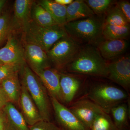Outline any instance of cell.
<instances>
[{
  "label": "cell",
  "instance_id": "cell-17",
  "mask_svg": "<svg viewBox=\"0 0 130 130\" xmlns=\"http://www.w3.org/2000/svg\"><path fill=\"white\" fill-rule=\"evenodd\" d=\"M130 98L112 108L109 114L118 130H130Z\"/></svg>",
  "mask_w": 130,
  "mask_h": 130
},
{
  "label": "cell",
  "instance_id": "cell-16",
  "mask_svg": "<svg viewBox=\"0 0 130 130\" xmlns=\"http://www.w3.org/2000/svg\"><path fill=\"white\" fill-rule=\"evenodd\" d=\"M18 73L16 72L4 79L0 84V88L3 91L8 102L19 105L21 92V86Z\"/></svg>",
  "mask_w": 130,
  "mask_h": 130
},
{
  "label": "cell",
  "instance_id": "cell-35",
  "mask_svg": "<svg viewBox=\"0 0 130 130\" xmlns=\"http://www.w3.org/2000/svg\"><path fill=\"white\" fill-rule=\"evenodd\" d=\"M3 63H2V62H1V61H0V66H2V65L3 64Z\"/></svg>",
  "mask_w": 130,
  "mask_h": 130
},
{
  "label": "cell",
  "instance_id": "cell-24",
  "mask_svg": "<svg viewBox=\"0 0 130 130\" xmlns=\"http://www.w3.org/2000/svg\"><path fill=\"white\" fill-rule=\"evenodd\" d=\"M104 23L118 26L130 25L117 5L113 7H111L107 12Z\"/></svg>",
  "mask_w": 130,
  "mask_h": 130
},
{
  "label": "cell",
  "instance_id": "cell-14",
  "mask_svg": "<svg viewBox=\"0 0 130 130\" xmlns=\"http://www.w3.org/2000/svg\"><path fill=\"white\" fill-rule=\"evenodd\" d=\"M19 105L21 107V113L29 126L43 120L27 89L23 84Z\"/></svg>",
  "mask_w": 130,
  "mask_h": 130
},
{
  "label": "cell",
  "instance_id": "cell-5",
  "mask_svg": "<svg viewBox=\"0 0 130 130\" xmlns=\"http://www.w3.org/2000/svg\"><path fill=\"white\" fill-rule=\"evenodd\" d=\"M23 68L22 84L27 89L43 120L51 121L53 108L46 89L29 67L25 66Z\"/></svg>",
  "mask_w": 130,
  "mask_h": 130
},
{
  "label": "cell",
  "instance_id": "cell-1",
  "mask_svg": "<svg viewBox=\"0 0 130 130\" xmlns=\"http://www.w3.org/2000/svg\"><path fill=\"white\" fill-rule=\"evenodd\" d=\"M82 98H88L98 105L103 111L109 114L112 108L125 102L130 94L119 86L105 81H87Z\"/></svg>",
  "mask_w": 130,
  "mask_h": 130
},
{
  "label": "cell",
  "instance_id": "cell-29",
  "mask_svg": "<svg viewBox=\"0 0 130 130\" xmlns=\"http://www.w3.org/2000/svg\"><path fill=\"white\" fill-rule=\"evenodd\" d=\"M29 127V130H61L55 123L44 120H41Z\"/></svg>",
  "mask_w": 130,
  "mask_h": 130
},
{
  "label": "cell",
  "instance_id": "cell-3",
  "mask_svg": "<svg viewBox=\"0 0 130 130\" xmlns=\"http://www.w3.org/2000/svg\"><path fill=\"white\" fill-rule=\"evenodd\" d=\"M104 19L94 15L89 18L68 22L64 27L68 35L78 42L98 44L102 41Z\"/></svg>",
  "mask_w": 130,
  "mask_h": 130
},
{
  "label": "cell",
  "instance_id": "cell-26",
  "mask_svg": "<svg viewBox=\"0 0 130 130\" xmlns=\"http://www.w3.org/2000/svg\"><path fill=\"white\" fill-rule=\"evenodd\" d=\"M14 25L9 13H5L0 16V45L12 34Z\"/></svg>",
  "mask_w": 130,
  "mask_h": 130
},
{
  "label": "cell",
  "instance_id": "cell-27",
  "mask_svg": "<svg viewBox=\"0 0 130 130\" xmlns=\"http://www.w3.org/2000/svg\"><path fill=\"white\" fill-rule=\"evenodd\" d=\"M85 1L95 14L101 16L107 13L115 2L112 0H86Z\"/></svg>",
  "mask_w": 130,
  "mask_h": 130
},
{
  "label": "cell",
  "instance_id": "cell-9",
  "mask_svg": "<svg viewBox=\"0 0 130 130\" xmlns=\"http://www.w3.org/2000/svg\"><path fill=\"white\" fill-rule=\"evenodd\" d=\"M107 78L116 84L129 94L130 58L124 56L108 64Z\"/></svg>",
  "mask_w": 130,
  "mask_h": 130
},
{
  "label": "cell",
  "instance_id": "cell-12",
  "mask_svg": "<svg viewBox=\"0 0 130 130\" xmlns=\"http://www.w3.org/2000/svg\"><path fill=\"white\" fill-rule=\"evenodd\" d=\"M26 62L34 73L50 68V62L46 52L35 44L25 43Z\"/></svg>",
  "mask_w": 130,
  "mask_h": 130
},
{
  "label": "cell",
  "instance_id": "cell-21",
  "mask_svg": "<svg viewBox=\"0 0 130 130\" xmlns=\"http://www.w3.org/2000/svg\"><path fill=\"white\" fill-rule=\"evenodd\" d=\"M51 14L58 25L67 23V7L56 3L54 1L42 0L38 3Z\"/></svg>",
  "mask_w": 130,
  "mask_h": 130
},
{
  "label": "cell",
  "instance_id": "cell-31",
  "mask_svg": "<svg viewBox=\"0 0 130 130\" xmlns=\"http://www.w3.org/2000/svg\"><path fill=\"white\" fill-rule=\"evenodd\" d=\"M0 130H11L6 116L2 109H0Z\"/></svg>",
  "mask_w": 130,
  "mask_h": 130
},
{
  "label": "cell",
  "instance_id": "cell-2",
  "mask_svg": "<svg viewBox=\"0 0 130 130\" xmlns=\"http://www.w3.org/2000/svg\"><path fill=\"white\" fill-rule=\"evenodd\" d=\"M108 64L97 48L88 46L80 48L74 59L65 68L71 73L107 78Z\"/></svg>",
  "mask_w": 130,
  "mask_h": 130
},
{
  "label": "cell",
  "instance_id": "cell-15",
  "mask_svg": "<svg viewBox=\"0 0 130 130\" xmlns=\"http://www.w3.org/2000/svg\"><path fill=\"white\" fill-rule=\"evenodd\" d=\"M128 43L125 39L102 40L97 44V49L105 60L116 59L125 52Z\"/></svg>",
  "mask_w": 130,
  "mask_h": 130
},
{
  "label": "cell",
  "instance_id": "cell-19",
  "mask_svg": "<svg viewBox=\"0 0 130 130\" xmlns=\"http://www.w3.org/2000/svg\"><path fill=\"white\" fill-rule=\"evenodd\" d=\"M94 14L85 1L76 0L67 7V23L86 18Z\"/></svg>",
  "mask_w": 130,
  "mask_h": 130
},
{
  "label": "cell",
  "instance_id": "cell-18",
  "mask_svg": "<svg viewBox=\"0 0 130 130\" xmlns=\"http://www.w3.org/2000/svg\"><path fill=\"white\" fill-rule=\"evenodd\" d=\"M7 118L11 130H29L23 115L13 103H7L2 109Z\"/></svg>",
  "mask_w": 130,
  "mask_h": 130
},
{
  "label": "cell",
  "instance_id": "cell-8",
  "mask_svg": "<svg viewBox=\"0 0 130 130\" xmlns=\"http://www.w3.org/2000/svg\"><path fill=\"white\" fill-rule=\"evenodd\" d=\"M55 116V124L61 130H89L68 107L58 100L50 97Z\"/></svg>",
  "mask_w": 130,
  "mask_h": 130
},
{
  "label": "cell",
  "instance_id": "cell-34",
  "mask_svg": "<svg viewBox=\"0 0 130 130\" xmlns=\"http://www.w3.org/2000/svg\"><path fill=\"white\" fill-rule=\"evenodd\" d=\"M6 2L5 0H0V16Z\"/></svg>",
  "mask_w": 130,
  "mask_h": 130
},
{
  "label": "cell",
  "instance_id": "cell-28",
  "mask_svg": "<svg viewBox=\"0 0 130 130\" xmlns=\"http://www.w3.org/2000/svg\"><path fill=\"white\" fill-rule=\"evenodd\" d=\"M23 68L14 65L3 64L0 66V84L4 79L11 74L18 72Z\"/></svg>",
  "mask_w": 130,
  "mask_h": 130
},
{
  "label": "cell",
  "instance_id": "cell-23",
  "mask_svg": "<svg viewBox=\"0 0 130 130\" xmlns=\"http://www.w3.org/2000/svg\"><path fill=\"white\" fill-rule=\"evenodd\" d=\"M129 33L130 25L118 26L103 24L102 35L105 40H125Z\"/></svg>",
  "mask_w": 130,
  "mask_h": 130
},
{
  "label": "cell",
  "instance_id": "cell-22",
  "mask_svg": "<svg viewBox=\"0 0 130 130\" xmlns=\"http://www.w3.org/2000/svg\"><path fill=\"white\" fill-rule=\"evenodd\" d=\"M31 20L38 25L48 27L58 24L47 11L34 2L31 8Z\"/></svg>",
  "mask_w": 130,
  "mask_h": 130
},
{
  "label": "cell",
  "instance_id": "cell-30",
  "mask_svg": "<svg viewBox=\"0 0 130 130\" xmlns=\"http://www.w3.org/2000/svg\"><path fill=\"white\" fill-rule=\"evenodd\" d=\"M117 6L127 20L128 23L130 22V3L125 1H120L118 2Z\"/></svg>",
  "mask_w": 130,
  "mask_h": 130
},
{
  "label": "cell",
  "instance_id": "cell-4",
  "mask_svg": "<svg viewBox=\"0 0 130 130\" xmlns=\"http://www.w3.org/2000/svg\"><path fill=\"white\" fill-rule=\"evenodd\" d=\"M22 29L25 43L38 46L46 53L58 41L68 36L64 25L44 27L31 20Z\"/></svg>",
  "mask_w": 130,
  "mask_h": 130
},
{
  "label": "cell",
  "instance_id": "cell-32",
  "mask_svg": "<svg viewBox=\"0 0 130 130\" xmlns=\"http://www.w3.org/2000/svg\"><path fill=\"white\" fill-rule=\"evenodd\" d=\"M8 102L5 94L1 89L0 88V109H2Z\"/></svg>",
  "mask_w": 130,
  "mask_h": 130
},
{
  "label": "cell",
  "instance_id": "cell-11",
  "mask_svg": "<svg viewBox=\"0 0 130 130\" xmlns=\"http://www.w3.org/2000/svg\"><path fill=\"white\" fill-rule=\"evenodd\" d=\"M68 108L89 129L96 116L103 111L94 103L85 98L77 100Z\"/></svg>",
  "mask_w": 130,
  "mask_h": 130
},
{
  "label": "cell",
  "instance_id": "cell-25",
  "mask_svg": "<svg viewBox=\"0 0 130 130\" xmlns=\"http://www.w3.org/2000/svg\"><path fill=\"white\" fill-rule=\"evenodd\" d=\"M89 130H118L110 114L103 111L98 115L94 120Z\"/></svg>",
  "mask_w": 130,
  "mask_h": 130
},
{
  "label": "cell",
  "instance_id": "cell-33",
  "mask_svg": "<svg viewBox=\"0 0 130 130\" xmlns=\"http://www.w3.org/2000/svg\"><path fill=\"white\" fill-rule=\"evenodd\" d=\"M73 0H55L54 2L62 6H67L72 3Z\"/></svg>",
  "mask_w": 130,
  "mask_h": 130
},
{
  "label": "cell",
  "instance_id": "cell-7",
  "mask_svg": "<svg viewBox=\"0 0 130 130\" xmlns=\"http://www.w3.org/2000/svg\"><path fill=\"white\" fill-rule=\"evenodd\" d=\"M61 103L68 107L83 96L88 80L86 76L60 72Z\"/></svg>",
  "mask_w": 130,
  "mask_h": 130
},
{
  "label": "cell",
  "instance_id": "cell-13",
  "mask_svg": "<svg viewBox=\"0 0 130 130\" xmlns=\"http://www.w3.org/2000/svg\"><path fill=\"white\" fill-rule=\"evenodd\" d=\"M46 89L50 97L62 103L59 70L50 68L35 73Z\"/></svg>",
  "mask_w": 130,
  "mask_h": 130
},
{
  "label": "cell",
  "instance_id": "cell-10",
  "mask_svg": "<svg viewBox=\"0 0 130 130\" xmlns=\"http://www.w3.org/2000/svg\"><path fill=\"white\" fill-rule=\"evenodd\" d=\"M0 61L4 64L23 68L26 63L24 47L21 43L11 34L5 46L0 49Z\"/></svg>",
  "mask_w": 130,
  "mask_h": 130
},
{
  "label": "cell",
  "instance_id": "cell-6",
  "mask_svg": "<svg viewBox=\"0 0 130 130\" xmlns=\"http://www.w3.org/2000/svg\"><path fill=\"white\" fill-rule=\"evenodd\" d=\"M80 43L69 36L54 44L47 53L50 63L58 70L65 68L80 50Z\"/></svg>",
  "mask_w": 130,
  "mask_h": 130
},
{
  "label": "cell",
  "instance_id": "cell-20",
  "mask_svg": "<svg viewBox=\"0 0 130 130\" xmlns=\"http://www.w3.org/2000/svg\"><path fill=\"white\" fill-rule=\"evenodd\" d=\"M34 1L16 0L13 5L14 19L18 25L23 29L31 20V13Z\"/></svg>",
  "mask_w": 130,
  "mask_h": 130
}]
</instances>
